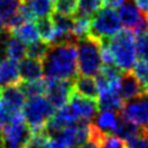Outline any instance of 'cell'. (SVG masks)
I'll list each match as a JSON object with an SVG mask.
<instances>
[{
  "instance_id": "6da1fadb",
  "label": "cell",
  "mask_w": 148,
  "mask_h": 148,
  "mask_svg": "<svg viewBox=\"0 0 148 148\" xmlns=\"http://www.w3.org/2000/svg\"><path fill=\"white\" fill-rule=\"evenodd\" d=\"M41 62L43 75L48 79H75L78 75L75 42L51 45Z\"/></svg>"
},
{
  "instance_id": "7a4b0ae2",
  "label": "cell",
  "mask_w": 148,
  "mask_h": 148,
  "mask_svg": "<svg viewBox=\"0 0 148 148\" xmlns=\"http://www.w3.org/2000/svg\"><path fill=\"white\" fill-rule=\"evenodd\" d=\"M108 46L109 51L112 54L114 66L120 72H130L137 61V51H136V35L131 30L123 29L120 30L116 35L110 38L103 40Z\"/></svg>"
},
{
  "instance_id": "3957f363",
  "label": "cell",
  "mask_w": 148,
  "mask_h": 148,
  "mask_svg": "<svg viewBox=\"0 0 148 148\" xmlns=\"http://www.w3.org/2000/svg\"><path fill=\"white\" fill-rule=\"evenodd\" d=\"M77 64L80 75L95 77L103 67L101 59V41L88 35L75 42Z\"/></svg>"
},
{
  "instance_id": "277c9868",
  "label": "cell",
  "mask_w": 148,
  "mask_h": 148,
  "mask_svg": "<svg viewBox=\"0 0 148 148\" xmlns=\"http://www.w3.org/2000/svg\"><path fill=\"white\" fill-rule=\"evenodd\" d=\"M54 112V106L47 100V98H43L42 95L30 98V100L25 103L22 108L25 122L30 127L32 133L43 132L46 122L52 117Z\"/></svg>"
},
{
  "instance_id": "5b68a950",
  "label": "cell",
  "mask_w": 148,
  "mask_h": 148,
  "mask_svg": "<svg viewBox=\"0 0 148 148\" xmlns=\"http://www.w3.org/2000/svg\"><path fill=\"white\" fill-rule=\"evenodd\" d=\"M121 20L119 12L114 8L99 9L92 17H90V31L89 35L100 41L106 40L116 35L121 30Z\"/></svg>"
},
{
  "instance_id": "8992f818",
  "label": "cell",
  "mask_w": 148,
  "mask_h": 148,
  "mask_svg": "<svg viewBox=\"0 0 148 148\" xmlns=\"http://www.w3.org/2000/svg\"><path fill=\"white\" fill-rule=\"evenodd\" d=\"M32 132L25 122L24 115L10 120L1 128L4 148H24Z\"/></svg>"
},
{
  "instance_id": "52a82bcc",
  "label": "cell",
  "mask_w": 148,
  "mask_h": 148,
  "mask_svg": "<svg viewBox=\"0 0 148 148\" xmlns=\"http://www.w3.org/2000/svg\"><path fill=\"white\" fill-rule=\"evenodd\" d=\"M91 123L85 121H79L77 123L63 127L61 131L53 136L64 148H77L86 141L90 136Z\"/></svg>"
},
{
  "instance_id": "ba28073f",
  "label": "cell",
  "mask_w": 148,
  "mask_h": 148,
  "mask_svg": "<svg viewBox=\"0 0 148 148\" xmlns=\"http://www.w3.org/2000/svg\"><path fill=\"white\" fill-rule=\"evenodd\" d=\"M74 80V79H73ZM73 80L69 79H46V98L54 109L66 105L73 94Z\"/></svg>"
},
{
  "instance_id": "9c48e42d",
  "label": "cell",
  "mask_w": 148,
  "mask_h": 148,
  "mask_svg": "<svg viewBox=\"0 0 148 148\" xmlns=\"http://www.w3.org/2000/svg\"><path fill=\"white\" fill-rule=\"evenodd\" d=\"M121 112V116L136 123L137 126H148V92H145L136 99L125 101Z\"/></svg>"
},
{
  "instance_id": "30bf717a",
  "label": "cell",
  "mask_w": 148,
  "mask_h": 148,
  "mask_svg": "<svg viewBox=\"0 0 148 148\" xmlns=\"http://www.w3.org/2000/svg\"><path fill=\"white\" fill-rule=\"evenodd\" d=\"M0 101L8 110L10 120H12L22 115V108L26 103V96L20 84L9 85L0 88Z\"/></svg>"
},
{
  "instance_id": "8fae6325",
  "label": "cell",
  "mask_w": 148,
  "mask_h": 148,
  "mask_svg": "<svg viewBox=\"0 0 148 148\" xmlns=\"http://www.w3.org/2000/svg\"><path fill=\"white\" fill-rule=\"evenodd\" d=\"M119 16L120 20H121V24L126 29L131 30L135 35L140 34L145 30H148L146 14H143L135 4L125 3L123 5H121L119 8Z\"/></svg>"
},
{
  "instance_id": "7c38bea8",
  "label": "cell",
  "mask_w": 148,
  "mask_h": 148,
  "mask_svg": "<svg viewBox=\"0 0 148 148\" xmlns=\"http://www.w3.org/2000/svg\"><path fill=\"white\" fill-rule=\"evenodd\" d=\"M68 103L71 104V106L73 108L74 112H75L79 121L90 122L91 120L96 116L98 110H99L98 103L95 101V99L86 98V96H83L75 91H73V94Z\"/></svg>"
},
{
  "instance_id": "4fadbf2b",
  "label": "cell",
  "mask_w": 148,
  "mask_h": 148,
  "mask_svg": "<svg viewBox=\"0 0 148 148\" xmlns=\"http://www.w3.org/2000/svg\"><path fill=\"white\" fill-rule=\"evenodd\" d=\"M119 92L125 103V101H130L132 99H136L138 96H141L142 94L147 92V90L140 83V80L132 74V72L130 71V72H125L121 75Z\"/></svg>"
},
{
  "instance_id": "5bb4252c",
  "label": "cell",
  "mask_w": 148,
  "mask_h": 148,
  "mask_svg": "<svg viewBox=\"0 0 148 148\" xmlns=\"http://www.w3.org/2000/svg\"><path fill=\"white\" fill-rule=\"evenodd\" d=\"M20 72H18V62L10 58H0V88L9 85L20 84Z\"/></svg>"
},
{
  "instance_id": "9a60e30c",
  "label": "cell",
  "mask_w": 148,
  "mask_h": 148,
  "mask_svg": "<svg viewBox=\"0 0 148 148\" xmlns=\"http://www.w3.org/2000/svg\"><path fill=\"white\" fill-rule=\"evenodd\" d=\"M18 72L20 78L24 82L37 80L43 77V67L42 62L38 59H34L30 57L22 58L18 63Z\"/></svg>"
},
{
  "instance_id": "2e32d148",
  "label": "cell",
  "mask_w": 148,
  "mask_h": 148,
  "mask_svg": "<svg viewBox=\"0 0 148 148\" xmlns=\"http://www.w3.org/2000/svg\"><path fill=\"white\" fill-rule=\"evenodd\" d=\"M9 32L25 45H31V43L36 42V41L41 40L37 26H36V24H34V21L22 22V24H20L18 26L11 29Z\"/></svg>"
},
{
  "instance_id": "e0dca14e",
  "label": "cell",
  "mask_w": 148,
  "mask_h": 148,
  "mask_svg": "<svg viewBox=\"0 0 148 148\" xmlns=\"http://www.w3.org/2000/svg\"><path fill=\"white\" fill-rule=\"evenodd\" d=\"M94 119V125L104 133H114L115 128L117 127V123L120 121L119 111L115 110H101L99 114H96Z\"/></svg>"
},
{
  "instance_id": "ac0fdd59",
  "label": "cell",
  "mask_w": 148,
  "mask_h": 148,
  "mask_svg": "<svg viewBox=\"0 0 148 148\" xmlns=\"http://www.w3.org/2000/svg\"><path fill=\"white\" fill-rule=\"evenodd\" d=\"M98 108L99 110H121L123 100L120 96L119 90H103L98 91Z\"/></svg>"
},
{
  "instance_id": "d6986e66",
  "label": "cell",
  "mask_w": 148,
  "mask_h": 148,
  "mask_svg": "<svg viewBox=\"0 0 148 148\" xmlns=\"http://www.w3.org/2000/svg\"><path fill=\"white\" fill-rule=\"evenodd\" d=\"M73 89L78 94L90 99H96L98 96V86H96V82L92 77L77 75L75 79L73 80Z\"/></svg>"
},
{
  "instance_id": "ffe728a7",
  "label": "cell",
  "mask_w": 148,
  "mask_h": 148,
  "mask_svg": "<svg viewBox=\"0 0 148 148\" xmlns=\"http://www.w3.org/2000/svg\"><path fill=\"white\" fill-rule=\"evenodd\" d=\"M25 4L35 18L49 17L53 12V0H26Z\"/></svg>"
},
{
  "instance_id": "44dd1931",
  "label": "cell",
  "mask_w": 148,
  "mask_h": 148,
  "mask_svg": "<svg viewBox=\"0 0 148 148\" xmlns=\"http://www.w3.org/2000/svg\"><path fill=\"white\" fill-rule=\"evenodd\" d=\"M140 132H141L140 126H137L136 123H133L130 121V120L125 119L123 116H120V121L117 123V127L115 128V131H114L115 135L123 141H128L130 138L135 137Z\"/></svg>"
},
{
  "instance_id": "7402d4cb",
  "label": "cell",
  "mask_w": 148,
  "mask_h": 148,
  "mask_svg": "<svg viewBox=\"0 0 148 148\" xmlns=\"http://www.w3.org/2000/svg\"><path fill=\"white\" fill-rule=\"evenodd\" d=\"M37 30L40 34V38L46 43L54 45L56 43V29L51 17H42L37 20Z\"/></svg>"
},
{
  "instance_id": "603a6c76",
  "label": "cell",
  "mask_w": 148,
  "mask_h": 148,
  "mask_svg": "<svg viewBox=\"0 0 148 148\" xmlns=\"http://www.w3.org/2000/svg\"><path fill=\"white\" fill-rule=\"evenodd\" d=\"M90 31V17L85 15H80L78 14L77 16L73 17V29L72 34L75 41L83 38L89 35Z\"/></svg>"
},
{
  "instance_id": "cb8c5ba5",
  "label": "cell",
  "mask_w": 148,
  "mask_h": 148,
  "mask_svg": "<svg viewBox=\"0 0 148 148\" xmlns=\"http://www.w3.org/2000/svg\"><path fill=\"white\" fill-rule=\"evenodd\" d=\"M21 89L24 91L26 98H35V96H40L45 94L46 89V79H37L31 82H25L21 84Z\"/></svg>"
},
{
  "instance_id": "d4e9b609",
  "label": "cell",
  "mask_w": 148,
  "mask_h": 148,
  "mask_svg": "<svg viewBox=\"0 0 148 148\" xmlns=\"http://www.w3.org/2000/svg\"><path fill=\"white\" fill-rule=\"evenodd\" d=\"M53 11L61 15L74 16L78 12V0H53Z\"/></svg>"
},
{
  "instance_id": "484cf974",
  "label": "cell",
  "mask_w": 148,
  "mask_h": 148,
  "mask_svg": "<svg viewBox=\"0 0 148 148\" xmlns=\"http://www.w3.org/2000/svg\"><path fill=\"white\" fill-rule=\"evenodd\" d=\"M22 0H0V17L4 22L11 18L18 11Z\"/></svg>"
},
{
  "instance_id": "4316f807",
  "label": "cell",
  "mask_w": 148,
  "mask_h": 148,
  "mask_svg": "<svg viewBox=\"0 0 148 148\" xmlns=\"http://www.w3.org/2000/svg\"><path fill=\"white\" fill-rule=\"evenodd\" d=\"M104 5V0H78V14L92 16Z\"/></svg>"
},
{
  "instance_id": "83f0119b",
  "label": "cell",
  "mask_w": 148,
  "mask_h": 148,
  "mask_svg": "<svg viewBox=\"0 0 148 148\" xmlns=\"http://www.w3.org/2000/svg\"><path fill=\"white\" fill-rule=\"evenodd\" d=\"M49 45L46 43L45 41L42 40H38L36 42L31 43V45H27L26 47V56L30 58H34V59H38V61H42V58L45 57L46 52L48 51Z\"/></svg>"
},
{
  "instance_id": "f1b7e54d",
  "label": "cell",
  "mask_w": 148,
  "mask_h": 148,
  "mask_svg": "<svg viewBox=\"0 0 148 148\" xmlns=\"http://www.w3.org/2000/svg\"><path fill=\"white\" fill-rule=\"evenodd\" d=\"M131 72L147 90V85H148V61L140 59L138 62H136L135 64H133Z\"/></svg>"
},
{
  "instance_id": "f546056e",
  "label": "cell",
  "mask_w": 148,
  "mask_h": 148,
  "mask_svg": "<svg viewBox=\"0 0 148 148\" xmlns=\"http://www.w3.org/2000/svg\"><path fill=\"white\" fill-rule=\"evenodd\" d=\"M136 51L140 59L148 61V30L136 35Z\"/></svg>"
},
{
  "instance_id": "4dcf8cb0",
  "label": "cell",
  "mask_w": 148,
  "mask_h": 148,
  "mask_svg": "<svg viewBox=\"0 0 148 148\" xmlns=\"http://www.w3.org/2000/svg\"><path fill=\"white\" fill-rule=\"evenodd\" d=\"M103 135H104V132H101L94 123H91L89 138L83 142L82 145H79L77 148H100V140L103 137Z\"/></svg>"
},
{
  "instance_id": "1f68e13d",
  "label": "cell",
  "mask_w": 148,
  "mask_h": 148,
  "mask_svg": "<svg viewBox=\"0 0 148 148\" xmlns=\"http://www.w3.org/2000/svg\"><path fill=\"white\" fill-rule=\"evenodd\" d=\"M100 148H127L126 143L116 135L104 133L100 140Z\"/></svg>"
},
{
  "instance_id": "d6a6232c",
  "label": "cell",
  "mask_w": 148,
  "mask_h": 148,
  "mask_svg": "<svg viewBox=\"0 0 148 148\" xmlns=\"http://www.w3.org/2000/svg\"><path fill=\"white\" fill-rule=\"evenodd\" d=\"M48 137L49 136L45 131L38 132V133H32L24 148H42Z\"/></svg>"
},
{
  "instance_id": "836d02e7",
  "label": "cell",
  "mask_w": 148,
  "mask_h": 148,
  "mask_svg": "<svg viewBox=\"0 0 148 148\" xmlns=\"http://www.w3.org/2000/svg\"><path fill=\"white\" fill-rule=\"evenodd\" d=\"M127 148H148V137L145 135V133L141 132L136 135L135 137L130 138L127 141V145H126Z\"/></svg>"
},
{
  "instance_id": "e575fe53",
  "label": "cell",
  "mask_w": 148,
  "mask_h": 148,
  "mask_svg": "<svg viewBox=\"0 0 148 148\" xmlns=\"http://www.w3.org/2000/svg\"><path fill=\"white\" fill-rule=\"evenodd\" d=\"M9 120H10V115H9L8 110L5 109V106L0 101V130L4 127V125L9 122Z\"/></svg>"
},
{
  "instance_id": "d590c367",
  "label": "cell",
  "mask_w": 148,
  "mask_h": 148,
  "mask_svg": "<svg viewBox=\"0 0 148 148\" xmlns=\"http://www.w3.org/2000/svg\"><path fill=\"white\" fill-rule=\"evenodd\" d=\"M42 148H64V147L57 140H56V138L48 137L47 140H46V142H45V145H43Z\"/></svg>"
},
{
  "instance_id": "8d00e7d4",
  "label": "cell",
  "mask_w": 148,
  "mask_h": 148,
  "mask_svg": "<svg viewBox=\"0 0 148 148\" xmlns=\"http://www.w3.org/2000/svg\"><path fill=\"white\" fill-rule=\"evenodd\" d=\"M133 3L143 14L148 12V0H133Z\"/></svg>"
},
{
  "instance_id": "74e56055",
  "label": "cell",
  "mask_w": 148,
  "mask_h": 148,
  "mask_svg": "<svg viewBox=\"0 0 148 148\" xmlns=\"http://www.w3.org/2000/svg\"><path fill=\"white\" fill-rule=\"evenodd\" d=\"M104 3L108 6H110V8L117 9V8H120L121 5H123V4L126 3V0H104Z\"/></svg>"
},
{
  "instance_id": "f35d334b",
  "label": "cell",
  "mask_w": 148,
  "mask_h": 148,
  "mask_svg": "<svg viewBox=\"0 0 148 148\" xmlns=\"http://www.w3.org/2000/svg\"><path fill=\"white\" fill-rule=\"evenodd\" d=\"M4 32V21H3V18L0 17V35H1Z\"/></svg>"
},
{
  "instance_id": "ab89813d",
  "label": "cell",
  "mask_w": 148,
  "mask_h": 148,
  "mask_svg": "<svg viewBox=\"0 0 148 148\" xmlns=\"http://www.w3.org/2000/svg\"><path fill=\"white\" fill-rule=\"evenodd\" d=\"M0 148H4V142H3V137H1V133H0Z\"/></svg>"
},
{
  "instance_id": "60d3db41",
  "label": "cell",
  "mask_w": 148,
  "mask_h": 148,
  "mask_svg": "<svg viewBox=\"0 0 148 148\" xmlns=\"http://www.w3.org/2000/svg\"><path fill=\"white\" fill-rule=\"evenodd\" d=\"M146 21H147V29H148V12H147V15H146Z\"/></svg>"
},
{
  "instance_id": "b9f144b4",
  "label": "cell",
  "mask_w": 148,
  "mask_h": 148,
  "mask_svg": "<svg viewBox=\"0 0 148 148\" xmlns=\"http://www.w3.org/2000/svg\"><path fill=\"white\" fill-rule=\"evenodd\" d=\"M147 92H148V85H147Z\"/></svg>"
}]
</instances>
